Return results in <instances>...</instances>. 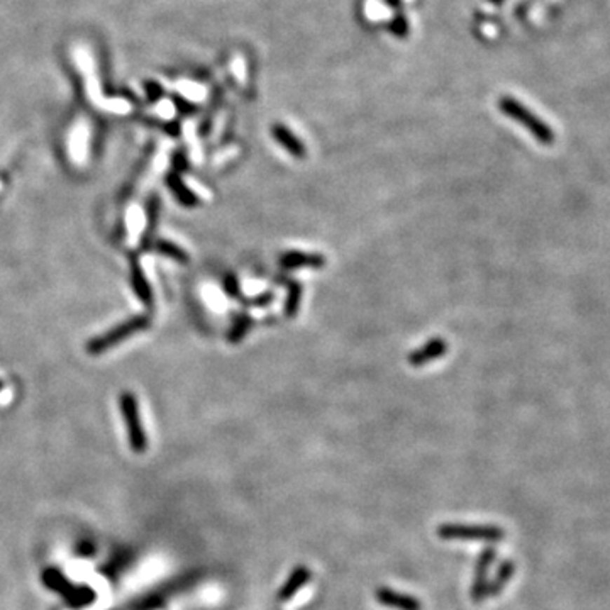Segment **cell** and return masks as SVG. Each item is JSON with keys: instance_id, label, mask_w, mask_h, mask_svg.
Listing matches in <instances>:
<instances>
[{"instance_id": "obj_1", "label": "cell", "mask_w": 610, "mask_h": 610, "mask_svg": "<svg viewBox=\"0 0 610 610\" xmlns=\"http://www.w3.org/2000/svg\"><path fill=\"white\" fill-rule=\"evenodd\" d=\"M497 105H499V111L502 112L503 116H507L508 119L515 121L517 124L522 126L524 129H527V131L532 134V137H534L538 142H541V144L549 146L555 142L556 140L555 131H553V129L549 128L541 117L536 116L531 109H527L522 102L514 99V97L503 95L499 99Z\"/></svg>"}, {"instance_id": "obj_2", "label": "cell", "mask_w": 610, "mask_h": 610, "mask_svg": "<svg viewBox=\"0 0 610 610\" xmlns=\"http://www.w3.org/2000/svg\"><path fill=\"white\" fill-rule=\"evenodd\" d=\"M148 324H149V320L146 316L131 317V319L117 324L116 327L111 329V331L104 332V334L93 337V339L88 341V344H87L88 355L97 356V355H102V353H105L107 349L116 348L117 344L124 343L128 337H131L134 334H137V332L144 331V329L148 327Z\"/></svg>"}, {"instance_id": "obj_3", "label": "cell", "mask_w": 610, "mask_h": 610, "mask_svg": "<svg viewBox=\"0 0 610 610\" xmlns=\"http://www.w3.org/2000/svg\"><path fill=\"white\" fill-rule=\"evenodd\" d=\"M121 414L126 421L128 427L129 445H131L134 453H144L146 446H148V439H146L144 427L141 422L140 405H137V398L131 392H122L119 397Z\"/></svg>"}, {"instance_id": "obj_4", "label": "cell", "mask_w": 610, "mask_h": 610, "mask_svg": "<svg viewBox=\"0 0 610 610\" xmlns=\"http://www.w3.org/2000/svg\"><path fill=\"white\" fill-rule=\"evenodd\" d=\"M438 536L441 539H463V541H500L503 539V531L495 526H475V524H441L438 527Z\"/></svg>"}, {"instance_id": "obj_5", "label": "cell", "mask_w": 610, "mask_h": 610, "mask_svg": "<svg viewBox=\"0 0 610 610\" xmlns=\"http://www.w3.org/2000/svg\"><path fill=\"white\" fill-rule=\"evenodd\" d=\"M447 349H449V344L442 337H431L421 348H416L414 351H410V355L407 356V361L414 368H422V366L431 363V361H436L439 358L445 356Z\"/></svg>"}, {"instance_id": "obj_6", "label": "cell", "mask_w": 610, "mask_h": 610, "mask_svg": "<svg viewBox=\"0 0 610 610\" xmlns=\"http://www.w3.org/2000/svg\"><path fill=\"white\" fill-rule=\"evenodd\" d=\"M278 264L282 270L287 271L299 270V268H314V270H319V268H324L327 264V259L320 253H307V251L292 250L280 255Z\"/></svg>"}, {"instance_id": "obj_7", "label": "cell", "mask_w": 610, "mask_h": 610, "mask_svg": "<svg viewBox=\"0 0 610 610\" xmlns=\"http://www.w3.org/2000/svg\"><path fill=\"white\" fill-rule=\"evenodd\" d=\"M271 137L276 141V144H280L290 156L297 158V160H304L307 156V148H305L304 141L300 140L297 134L292 131L290 128L282 124V122H275L270 129Z\"/></svg>"}, {"instance_id": "obj_8", "label": "cell", "mask_w": 610, "mask_h": 610, "mask_svg": "<svg viewBox=\"0 0 610 610\" xmlns=\"http://www.w3.org/2000/svg\"><path fill=\"white\" fill-rule=\"evenodd\" d=\"M375 597L381 605H385V607H390V609L422 610V604L416 599V597L395 592V590L392 588H386V587L378 588L375 592Z\"/></svg>"}, {"instance_id": "obj_9", "label": "cell", "mask_w": 610, "mask_h": 610, "mask_svg": "<svg viewBox=\"0 0 610 610\" xmlns=\"http://www.w3.org/2000/svg\"><path fill=\"white\" fill-rule=\"evenodd\" d=\"M166 185H168V189L172 190L173 197L180 202V205L189 207V209H194V207L201 205V197H198L190 187H187V183L182 180L180 173L172 172L166 175Z\"/></svg>"}, {"instance_id": "obj_10", "label": "cell", "mask_w": 610, "mask_h": 610, "mask_svg": "<svg viewBox=\"0 0 610 610\" xmlns=\"http://www.w3.org/2000/svg\"><path fill=\"white\" fill-rule=\"evenodd\" d=\"M131 285L134 294L137 295V299H140L146 307H151L153 305L151 285H149L148 278H146L140 259H137L136 256H133L131 258Z\"/></svg>"}, {"instance_id": "obj_11", "label": "cell", "mask_w": 610, "mask_h": 610, "mask_svg": "<svg viewBox=\"0 0 610 610\" xmlns=\"http://www.w3.org/2000/svg\"><path fill=\"white\" fill-rule=\"evenodd\" d=\"M492 561H494V551L492 549H487V551L482 553V556H480L478 563H477V575H475L473 580V590H471V597H473L475 602H480L482 599H485V595L488 593V568H490Z\"/></svg>"}, {"instance_id": "obj_12", "label": "cell", "mask_w": 610, "mask_h": 610, "mask_svg": "<svg viewBox=\"0 0 610 610\" xmlns=\"http://www.w3.org/2000/svg\"><path fill=\"white\" fill-rule=\"evenodd\" d=\"M311 576L312 573L307 567H297L294 571H292V575L288 576V580L285 581L282 590L278 592V600L280 602L290 600L292 597H294L295 593L299 592L309 580H311Z\"/></svg>"}, {"instance_id": "obj_13", "label": "cell", "mask_w": 610, "mask_h": 610, "mask_svg": "<svg viewBox=\"0 0 610 610\" xmlns=\"http://www.w3.org/2000/svg\"><path fill=\"white\" fill-rule=\"evenodd\" d=\"M285 287H287V295H285L283 302V316L287 319H295L297 314L300 311V305H302V283L297 282V280H285Z\"/></svg>"}, {"instance_id": "obj_14", "label": "cell", "mask_w": 610, "mask_h": 610, "mask_svg": "<svg viewBox=\"0 0 610 610\" xmlns=\"http://www.w3.org/2000/svg\"><path fill=\"white\" fill-rule=\"evenodd\" d=\"M255 325V319L250 314H239L236 319L233 320V325L229 327V331H227V343L229 344H239L243 343V339L250 334V331L253 329Z\"/></svg>"}, {"instance_id": "obj_15", "label": "cell", "mask_w": 610, "mask_h": 610, "mask_svg": "<svg viewBox=\"0 0 610 610\" xmlns=\"http://www.w3.org/2000/svg\"><path fill=\"white\" fill-rule=\"evenodd\" d=\"M158 215H160V201H158L156 195H153L148 203V226H146L144 238H142V250H148V248L153 246V236L154 231H156Z\"/></svg>"}, {"instance_id": "obj_16", "label": "cell", "mask_w": 610, "mask_h": 610, "mask_svg": "<svg viewBox=\"0 0 610 610\" xmlns=\"http://www.w3.org/2000/svg\"><path fill=\"white\" fill-rule=\"evenodd\" d=\"M156 251L158 253L168 256L170 259H173V262L180 264H187L190 262V256L187 255V251L178 246V244L168 241V239H160V241H156Z\"/></svg>"}, {"instance_id": "obj_17", "label": "cell", "mask_w": 610, "mask_h": 610, "mask_svg": "<svg viewBox=\"0 0 610 610\" xmlns=\"http://www.w3.org/2000/svg\"><path fill=\"white\" fill-rule=\"evenodd\" d=\"M386 29H388L390 34H393L398 39L407 38V36L410 34V24L404 12L397 11L395 14H393V18L390 19V22L386 24Z\"/></svg>"}, {"instance_id": "obj_18", "label": "cell", "mask_w": 610, "mask_h": 610, "mask_svg": "<svg viewBox=\"0 0 610 610\" xmlns=\"http://www.w3.org/2000/svg\"><path fill=\"white\" fill-rule=\"evenodd\" d=\"M222 288H224V292H226V295L231 297V299H234V300L243 299L241 285H239L238 276H236L234 273H227L226 276H224Z\"/></svg>"}, {"instance_id": "obj_19", "label": "cell", "mask_w": 610, "mask_h": 610, "mask_svg": "<svg viewBox=\"0 0 610 610\" xmlns=\"http://www.w3.org/2000/svg\"><path fill=\"white\" fill-rule=\"evenodd\" d=\"M510 575H512V564L506 563L503 564V568L500 569V573L497 575V578H495L494 583H488V593H492V595H494V593H497L499 590L502 588L503 585H506V581L510 578Z\"/></svg>"}, {"instance_id": "obj_20", "label": "cell", "mask_w": 610, "mask_h": 610, "mask_svg": "<svg viewBox=\"0 0 610 610\" xmlns=\"http://www.w3.org/2000/svg\"><path fill=\"white\" fill-rule=\"evenodd\" d=\"M275 302V294L273 292H263V294L253 297V299L250 300V305H255V307H268L270 304Z\"/></svg>"}, {"instance_id": "obj_21", "label": "cell", "mask_w": 610, "mask_h": 610, "mask_svg": "<svg viewBox=\"0 0 610 610\" xmlns=\"http://www.w3.org/2000/svg\"><path fill=\"white\" fill-rule=\"evenodd\" d=\"M172 161H173V172L182 173V172H187V170H189V160H187L185 153L177 151L173 154Z\"/></svg>"}, {"instance_id": "obj_22", "label": "cell", "mask_w": 610, "mask_h": 610, "mask_svg": "<svg viewBox=\"0 0 610 610\" xmlns=\"http://www.w3.org/2000/svg\"><path fill=\"white\" fill-rule=\"evenodd\" d=\"M385 6L390 7V9L393 11H400L402 9V0H384Z\"/></svg>"}, {"instance_id": "obj_23", "label": "cell", "mask_w": 610, "mask_h": 610, "mask_svg": "<svg viewBox=\"0 0 610 610\" xmlns=\"http://www.w3.org/2000/svg\"><path fill=\"white\" fill-rule=\"evenodd\" d=\"M487 2L494 4V6H500V4H503V2H506V0H487Z\"/></svg>"}, {"instance_id": "obj_24", "label": "cell", "mask_w": 610, "mask_h": 610, "mask_svg": "<svg viewBox=\"0 0 610 610\" xmlns=\"http://www.w3.org/2000/svg\"><path fill=\"white\" fill-rule=\"evenodd\" d=\"M2 388H4V384H2V381H0V390H2Z\"/></svg>"}]
</instances>
